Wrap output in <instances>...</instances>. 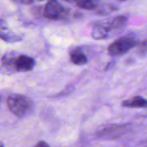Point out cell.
<instances>
[{
    "instance_id": "1",
    "label": "cell",
    "mask_w": 147,
    "mask_h": 147,
    "mask_svg": "<svg viewBox=\"0 0 147 147\" xmlns=\"http://www.w3.org/2000/svg\"><path fill=\"white\" fill-rule=\"evenodd\" d=\"M7 104L10 111L18 117H24L32 110L33 103L30 98L22 94H12L8 97Z\"/></svg>"
},
{
    "instance_id": "2",
    "label": "cell",
    "mask_w": 147,
    "mask_h": 147,
    "mask_svg": "<svg viewBox=\"0 0 147 147\" xmlns=\"http://www.w3.org/2000/svg\"><path fill=\"white\" fill-rule=\"evenodd\" d=\"M138 45V39L134 34H126L113 42L108 47V53L112 57L123 55Z\"/></svg>"
},
{
    "instance_id": "3",
    "label": "cell",
    "mask_w": 147,
    "mask_h": 147,
    "mask_svg": "<svg viewBox=\"0 0 147 147\" xmlns=\"http://www.w3.org/2000/svg\"><path fill=\"white\" fill-rule=\"evenodd\" d=\"M130 129V125L108 124L103 126L96 132V136L103 140H115L126 134Z\"/></svg>"
},
{
    "instance_id": "4",
    "label": "cell",
    "mask_w": 147,
    "mask_h": 147,
    "mask_svg": "<svg viewBox=\"0 0 147 147\" xmlns=\"http://www.w3.org/2000/svg\"><path fill=\"white\" fill-rule=\"evenodd\" d=\"M43 14L48 20H60L67 16V11L57 0H48L45 6Z\"/></svg>"
},
{
    "instance_id": "5",
    "label": "cell",
    "mask_w": 147,
    "mask_h": 147,
    "mask_svg": "<svg viewBox=\"0 0 147 147\" xmlns=\"http://www.w3.org/2000/svg\"><path fill=\"white\" fill-rule=\"evenodd\" d=\"M35 65V61L32 57L26 55H16L14 61V72H29L32 70Z\"/></svg>"
},
{
    "instance_id": "6",
    "label": "cell",
    "mask_w": 147,
    "mask_h": 147,
    "mask_svg": "<svg viewBox=\"0 0 147 147\" xmlns=\"http://www.w3.org/2000/svg\"><path fill=\"white\" fill-rule=\"evenodd\" d=\"M0 39L7 42H16L21 41L22 37L11 31L4 20L0 19Z\"/></svg>"
},
{
    "instance_id": "7",
    "label": "cell",
    "mask_w": 147,
    "mask_h": 147,
    "mask_svg": "<svg viewBox=\"0 0 147 147\" xmlns=\"http://www.w3.org/2000/svg\"><path fill=\"white\" fill-rule=\"evenodd\" d=\"M111 32L108 27L107 23H97L95 24L92 30L91 35L96 40H104L109 37Z\"/></svg>"
},
{
    "instance_id": "8",
    "label": "cell",
    "mask_w": 147,
    "mask_h": 147,
    "mask_svg": "<svg viewBox=\"0 0 147 147\" xmlns=\"http://www.w3.org/2000/svg\"><path fill=\"white\" fill-rule=\"evenodd\" d=\"M121 106L129 109H146L147 108V100L142 96H134L123 100L121 103Z\"/></svg>"
},
{
    "instance_id": "9",
    "label": "cell",
    "mask_w": 147,
    "mask_h": 147,
    "mask_svg": "<svg viewBox=\"0 0 147 147\" xmlns=\"http://www.w3.org/2000/svg\"><path fill=\"white\" fill-rule=\"evenodd\" d=\"M70 60L76 65H83L87 63L88 57L79 47L75 48L70 53Z\"/></svg>"
},
{
    "instance_id": "10",
    "label": "cell",
    "mask_w": 147,
    "mask_h": 147,
    "mask_svg": "<svg viewBox=\"0 0 147 147\" xmlns=\"http://www.w3.org/2000/svg\"><path fill=\"white\" fill-rule=\"evenodd\" d=\"M128 17L126 15H119L114 17L111 22H106L108 24L111 33L112 32L119 31L126 26L127 23Z\"/></svg>"
},
{
    "instance_id": "11",
    "label": "cell",
    "mask_w": 147,
    "mask_h": 147,
    "mask_svg": "<svg viewBox=\"0 0 147 147\" xmlns=\"http://www.w3.org/2000/svg\"><path fill=\"white\" fill-rule=\"evenodd\" d=\"M17 53L15 52H9L7 53L1 58V65L4 68L8 70L9 72L13 73L14 70V61Z\"/></svg>"
},
{
    "instance_id": "12",
    "label": "cell",
    "mask_w": 147,
    "mask_h": 147,
    "mask_svg": "<svg viewBox=\"0 0 147 147\" xmlns=\"http://www.w3.org/2000/svg\"><path fill=\"white\" fill-rule=\"evenodd\" d=\"M76 5L83 9L93 10L97 8L98 3L96 0H78Z\"/></svg>"
},
{
    "instance_id": "13",
    "label": "cell",
    "mask_w": 147,
    "mask_h": 147,
    "mask_svg": "<svg viewBox=\"0 0 147 147\" xmlns=\"http://www.w3.org/2000/svg\"><path fill=\"white\" fill-rule=\"evenodd\" d=\"M137 53L139 55L147 57V39L138 45Z\"/></svg>"
},
{
    "instance_id": "14",
    "label": "cell",
    "mask_w": 147,
    "mask_h": 147,
    "mask_svg": "<svg viewBox=\"0 0 147 147\" xmlns=\"http://www.w3.org/2000/svg\"><path fill=\"white\" fill-rule=\"evenodd\" d=\"M97 12L98 13H100V14H109V13L111 12V11H114L116 10V7L114 6H112V5H108L106 6H101L100 7H97Z\"/></svg>"
},
{
    "instance_id": "15",
    "label": "cell",
    "mask_w": 147,
    "mask_h": 147,
    "mask_svg": "<svg viewBox=\"0 0 147 147\" xmlns=\"http://www.w3.org/2000/svg\"><path fill=\"white\" fill-rule=\"evenodd\" d=\"M34 147H50V146H49L47 142L41 141V142H39L38 143H37V144Z\"/></svg>"
},
{
    "instance_id": "16",
    "label": "cell",
    "mask_w": 147,
    "mask_h": 147,
    "mask_svg": "<svg viewBox=\"0 0 147 147\" xmlns=\"http://www.w3.org/2000/svg\"><path fill=\"white\" fill-rule=\"evenodd\" d=\"M33 1L34 0H20V2L24 4H30L33 2Z\"/></svg>"
},
{
    "instance_id": "17",
    "label": "cell",
    "mask_w": 147,
    "mask_h": 147,
    "mask_svg": "<svg viewBox=\"0 0 147 147\" xmlns=\"http://www.w3.org/2000/svg\"><path fill=\"white\" fill-rule=\"evenodd\" d=\"M65 1H68V2H73V1H77L78 0H65Z\"/></svg>"
},
{
    "instance_id": "18",
    "label": "cell",
    "mask_w": 147,
    "mask_h": 147,
    "mask_svg": "<svg viewBox=\"0 0 147 147\" xmlns=\"http://www.w3.org/2000/svg\"><path fill=\"white\" fill-rule=\"evenodd\" d=\"M0 147H4V145H3V144L0 143Z\"/></svg>"
},
{
    "instance_id": "19",
    "label": "cell",
    "mask_w": 147,
    "mask_h": 147,
    "mask_svg": "<svg viewBox=\"0 0 147 147\" xmlns=\"http://www.w3.org/2000/svg\"><path fill=\"white\" fill-rule=\"evenodd\" d=\"M119 1H127V0H119Z\"/></svg>"
},
{
    "instance_id": "20",
    "label": "cell",
    "mask_w": 147,
    "mask_h": 147,
    "mask_svg": "<svg viewBox=\"0 0 147 147\" xmlns=\"http://www.w3.org/2000/svg\"><path fill=\"white\" fill-rule=\"evenodd\" d=\"M1 95H0V102H1Z\"/></svg>"
},
{
    "instance_id": "21",
    "label": "cell",
    "mask_w": 147,
    "mask_h": 147,
    "mask_svg": "<svg viewBox=\"0 0 147 147\" xmlns=\"http://www.w3.org/2000/svg\"><path fill=\"white\" fill-rule=\"evenodd\" d=\"M39 1H45V0H39Z\"/></svg>"
}]
</instances>
